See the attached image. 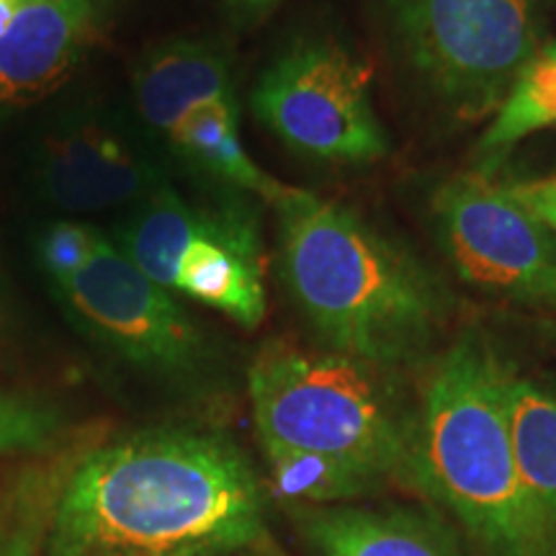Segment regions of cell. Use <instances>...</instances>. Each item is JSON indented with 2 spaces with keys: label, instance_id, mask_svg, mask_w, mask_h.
I'll return each instance as SVG.
<instances>
[{
  "label": "cell",
  "instance_id": "cell-1",
  "mask_svg": "<svg viewBox=\"0 0 556 556\" xmlns=\"http://www.w3.org/2000/svg\"><path fill=\"white\" fill-rule=\"evenodd\" d=\"M263 533V486L229 438L155 428L83 454L54 507L47 556H229Z\"/></svg>",
  "mask_w": 556,
  "mask_h": 556
},
{
  "label": "cell",
  "instance_id": "cell-2",
  "mask_svg": "<svg viewBox=\"0 0 556 556\" xmlns=\"http://www.w3.org/2000/svg\"><path fill=\"white\" fill-rule=\"evenodd\" d=\"M377 371L287 343L255 356L248 389L278 495L340 505L407 475L409 422Z\"/></svg>",
  "mask_w": 556,
  "mask_h": 556
},
{
  "label": "cell",
  "instance_id": "cell-3",
  "mask_svg": "<svg viewBox=\"0 0 556 556\" xmlns=\"http://www.w3.org/2000/svg\"><path fill=\"white\" fill-rule=\"evenodd\" d=\"M278 268L332 353L394 368L426 351L443 319L433 276L338 201L291 189L276 204Z\"/></svg>",
  "mask_w": 556,
  "mask_h": 556
},
{
  "label": "cell",
  "instance_id": "cell-4",
  "mask_svg": "<svg viewBox=\"0 0 556 556\" xmlns=\"http://www.w3.org/2000/svg\"><path fill=\"white\" fill-rule=\"evenodd\" d=\"M505 371L477 332L443 353L409 422L407 475L486 556H556V518L528 492L513 454Z\"/></svg>",
  "mask_w": 556,
  "mask_h": 556
},
{
  "label": "cell",
  "instance_id": "cell-5",
  "mask_svg": "<svg viewBox=\"0 0 556 556\" xmlns=\"http://www.w3.org/2000/svg\"><path fill=\"white\" fill-rule=\"evenodd\" d=\"M409 67L454 119L503 106L541 50L539 0H389Z\"/></svg>",
  "mask_w": 556,
  "mask_h": 556
},
{
  "label": "cell",
  "instance_id": "cell-6",
  "mask_svg": "<svg viewBox=\"0 0 556 556\" xmlns=\"http://www.w3.org/2000/svg\"><path fill=\"white\" fill-rule=\"evenodd\" d=\"M258 119L296 155L336 165L377 163L389 152L371 101V67L336 39H302L253 90Z\"/></svg>",
  "mask_w": 556,
  "mask_h": 556
},
{
  "label": "cell",
  "instance_id": "cell-7",
  "mask_svg": "<svg viewBox=\"0 0 556 556\" xmlns=\"http://www.w3.org/2000/svg\"><path fill=\"white\" fill-rule=\"evenodd\" d=\"M52 287L90 338L142 371L168 381L206 371L208 345L199 325L111 240L103 238L86 266Z\"/></svg>",
  "mask_w": 556,
  "mask_h": 556
},
{
  "label": "cell",
  "instance_id": "cell-8",
  "mask_svg": "<svg viewBox=\"0 0 556 556\" xmlns=\"http://www.w3.org/2000/svg\"><path fill=\"white\" fill-rule=\"evenodd\" d=\"M435 235L471 287L556 307V229L510 186L479 173L454 176L433 197Z\"/></svg>",
  "mask_w": 556,
  "mask_h": 556
},
{
  "label": "cell",
  "instance_id": "cell-9",
  "mask_svg": "<svg viewBox=\"0 0 556 556\" xmlns=\"http://www.w3.org/2000/svg\"><path fill=\"white\" fill-rule=\"evenodd\" d=\"M34 176L41 197L73 214L135 208L168 184L142 139L103 114L67 116L47 131Z\"/></svg>",
  "mask_w": 556,
  "mask_h": 556
},
{
  "label": "cell",
  "instance_id": "cell-10",
  "mask_svg": "<svg viewBox=\"0 0 556 556\" xmlns=\"http://www.w3.org/2000/svg\"><path fill=\"white\" fill-rule=\"evenodd\" d=\"M106 0H29L0 34V114L58 90L99 29Z\"/></svg>",
  "mask_w": 556,
  "mask_h": 556
},
{
  "label": "cell",
  "instance_id": "cell-11",
  "mask_svg": "<svg viewBox=\"0 0 556 556\" xmlns=\"http://www.w3.org/2000/svg\"><path fill=\"white\" fill-rule=\"evenodd\" d=\"M261 238L253 214L238 204H201L173 291L219 309L242 328H258L266 317Z\"/></svg>",
  "mask_w": 556,
  "mask_h": 556
},
{
  "label": "cell",
  "instance_id": "cell-12",
  "mask_svg": "<svg viewBox=\"0 0 556 556\" xmlns=\"http://www.w3.org/2000/svg\"><path fill=\"white\" fill-rule=\"evenodd\" d=\"M291 513L319 556H462L446 528L415 510L294 505Z\"/></svg>",
  "mask_w": 556,
  "mask_h": 556
},
{
  "label": "cell",
  "instance_id": "cell-13",
  "mask_svg": "<svg viewBox=\"0 0 556 556\" xmlns=\"http://www.w3.org/2000/svg\"><path fill=\"white\" fill-rule=\"evenodd\" d=\"M135 99L152 131H170L193 109L235 99L227 54L204 39H173L157 45L135 70Z\"/></svg>",
  "mask_w": 556,
  "mask_h": 556
},
{
  "label": "cell",
  "instance_id": "cell-14",
  "mask_svg": "<svg viewBox=\"0 0 556 556\" xmlns=\"http://www.w3.org/2000/svg\"><path fill=\"white\" fill-rule=\"evenodd\" d=\"M86 451L83 443L54 448L0 486V556L47 554L62 486Z\"/></svg>",
  "mask_w": 556,
  "mask_h": 556
},
{
  "label": "cell",
  "instance_id": "cell-15",
  "mask_svg": "<svg viewBox=\"0 0 556 556\" xmlns=\"http://www.w3.org/2000/svg\"><path fill=\"white\" fill-rule=\"evenodd\" d=\"M238 114V101L204 103L186 114V119L170 131L168 144L199 170L227 180L242 191L258 193L276 206L291 191V186L278 184L250 160L240 142Z\"/></svg>",
  "mask_w": 556,
  "mask_h": 556
},
{
  "label": "cell",
  "instance_id": "cell-16",
  "mask_svg": "<svg viewBox=\"0 0 556 556\" xmlns=\"http://www.w3.org/2000/svg\"><path fill=\"white\" fill-rule=\"evenodd\" d=\"M505 413L520 479L556 518V394L505 371Z\"/></svg>",
  "mask_w": 556,
  "mask_h": 556
},
{
  "label": "cell",
  "instance_id": "cell-17",
  "mask_svg": "<svg viewBox=\"0 0 556 556\" xmlns=\"http://www.w3.org/2000/svg\"><path fill=\"white\" fill-rule=\"evenodd\" d=\"M556 124V45L539 50L513 86L497 119L486 129L482 148L497 152L518 139Z\"/></svg>",
  "mask_w": 556,
  "mask_h": 556
},
{
  "label": "cell",
  "instance_id": "cell-18",
  "mask_svg": "<svg viewBox=\"0 0 556 556\" xmlns=\"http://www.w3.org/2000/svg\"><path fill=\"white\" fill-rule=\"evenodd\" d=\"M65 420L58 407L0 389V462L11 456H45L60 448Z\"/></svg>",
  "mask_w": 556,
  "mask_h": 556
},
{
  "label": "cell",
  "instance_id": "cell-19",
  "mask_svg": "<svg viewBox=\"0 0 556 556\" xmlns=\"http://www.w3.org/2000/svg\"><path fill=\"white\" fill-rule=\"evenodd\" d=\"M101 242L103 235L96 227L80 222H52L41 229L37 240L39 268L45 270L47 281L58 283L86 266Z\"/></svg>",
  "mask_w": 556,
  "mask_h": 556
},
{
  "label": "cell",
  "instance_id": "cell-20",
  "mask_svg": "<svg viewBox=\"0 0 556 556\" xmlns=\"http://www.w3.org/2000/svg\"><path fill=\"white\" fill-rule=\"evenodd\" d=\"M510 189L528 208H533L548 227L556 229V176L544 180H531V184H516L510 186Z\"/></svg>",
  "mask_w": 556,
  "mask_h": 556
},
{
  "label": "cell",
  "instance_id": "cell-21",
  "mask_svg": "<svg viewBox=\"0 0 556 556\" xmlns=\"http://www.w3.org/2000/svg\"><path fill=\"white\" fill-rule=\"evenodd\" d=\"M227 3L240 18H253V16H263V13H268L278 0H227Z\"/></svg>",
  "mask_w": 556,
  "mask_h": 556
},
{
  "label": "cell",
  "instance_id": "cell-22",
  "mask_svg": "<svg viewBox=\"0 0 556 556\" xmlns=\"http://www.w3.org/2000/svg\"><path fill=\"white\" fill-rule=\"evenodd\" d=\"M21 9V0H0V34L9 29V24L16 16V11Z\"/></svg>",
  "mask_w": 556,
  "mask_h": 556
},
{
  "label": "cell",
  "instance_id": "cell-23",
  "mask_svg": "<svg viewBox=\"0 0 556 556\" xmlns=\"http://www.w3.org/2000/svg\"><path fill=\"white\" fill-rule=\"evenodd\" d=\"M21 3H29V0H21Z\"/></svg>",
  "mask_w": 556,
  "mask_h": 556
}]
</instances>
